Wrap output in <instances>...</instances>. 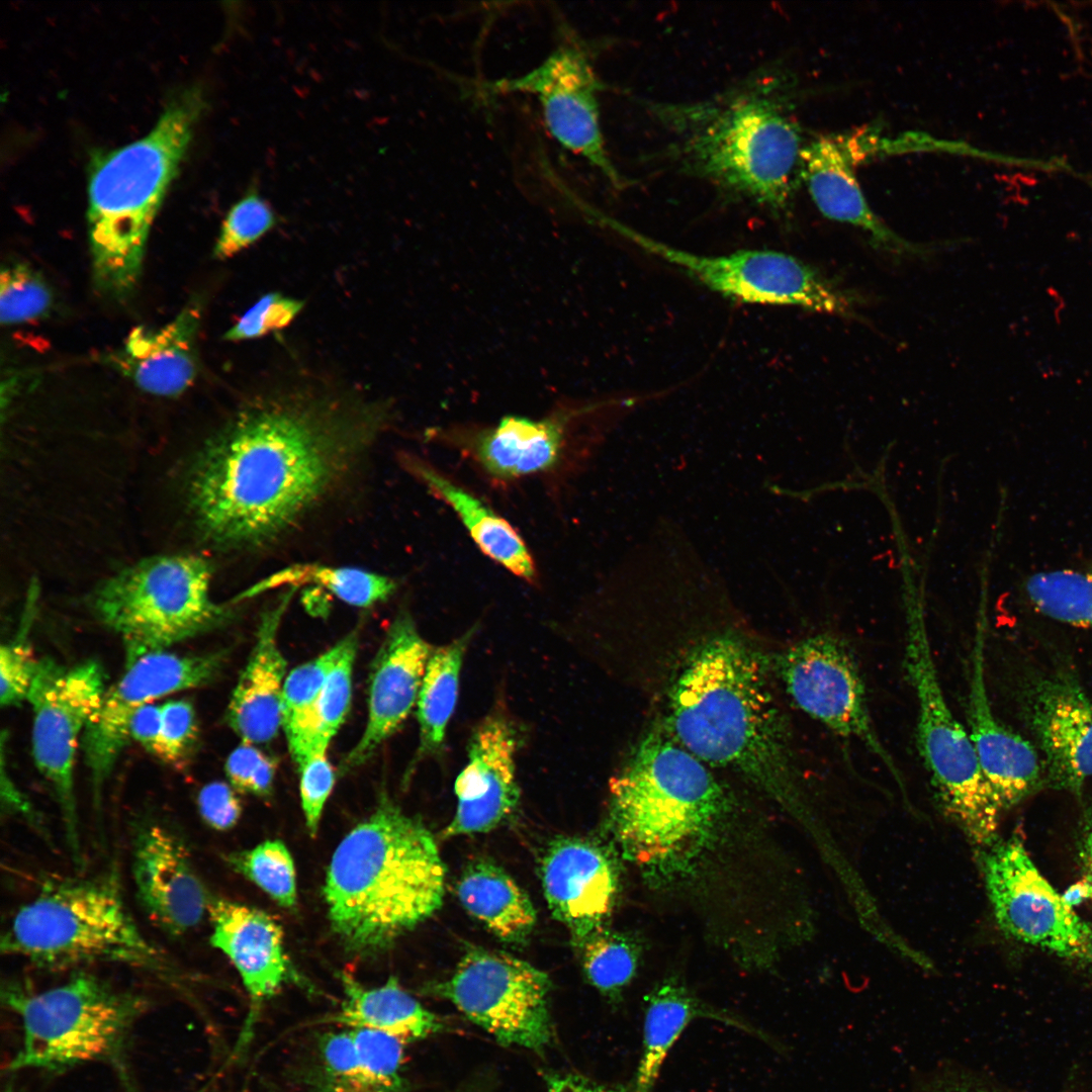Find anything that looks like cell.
Masks as SVG:
<instances>
[{"label":"cell","instance_id":"obj_1","mask_svg":"<svg viewBox=\"0 0 1092 1092\" xmlns=\"http://www.w3.org/2000/svg\"><path fill=\"white\" fill-rule=\"evenodd\" d=\"M385 415L379 402L307 386L252 397L195 464L202 533L251 549L280 537L347 476Z\"/></svg>","mask_w":1092,"mask_h":1092},{"label":"cell","instance_id":"obj_2","mask_svg":"<svg viewBox=\"0 0 1092 1092\" xmlns=\"http://www.w3.org/2000/svg\"><path fill=\"white\" fill-rule=\"evenodd\" d=\"M792 81L764 68L713 97L648 108L670 133L666 156L677 170L786 217L804 147Z\"/></svg>","mask_w":1092,"mask_h":1092},{"label":"cell","instance_id":"obj_3","mask_svg":"<svg viewBox=\"0 0 1092 1092\" xmlns=\"http://www.w3.org/2000/svg\"><path fill=\"white\" fill-rule=\"evenodd\" d=\"M763 657L736 634L710 637L677 672L669 693L672 737L710 766L730 769L785 806L800 804L789 723Z\"/></svg>","mask_w":1092,"mask_h":1092},{"label":"cell","instance_id":"obj_4","mask_svg":"<svg viewBox=\"0 0 1092 1092\" xmlns=\"http://www.w3.org/2000/svg\"><path fill=\"white\" fill-rule=\"evenodd\" d=\"M444 893L445 868L432 833L390 801L341 840L324 886L333 931L362 958L427 920Z\"/></svg>","mask_w":1092,"mask_h":1092},{"label":"cell","instance_id":"obj_5","mask_svg":"<svg viewBox=\"0 0 1092 1092\" xmlns=\"http://www.w3.org/2000/svg\"><path fill=\"white\" fill-rule=\"evenodd\" d=\"M206 105L201 88H187L145 136L91 158L88 235L93 279L103 295L123 299L134 289L152 222Z\"/></svg>","mask_w":1092,"mask_h":1092},{"label":"cell","instance_id":"obj_6","mask_svg":"<svg viewBox=\"0 0 1092 1092\" xmlns=\"http://www.w3.org/2000/svg\"><path fill=\"white\" fill-rule=\"evenodd\" d=\"M732 807L708 764L653 729L610 784L608 824L627 856L663 870L694 853Z\"/></svg>","mask_w":1092,"mask_h":1092},{"label":"cell","instance_id":"obj_7","mask_svg":"<svg viewBox=\"0 0 1092 1092\" xmlns=\"http://www.w3.org/2000/svg\"><path fill=\"white\" fill-rule=\"evenodd\" d=\"M0 946L2 953L46 970L105 962L143 969L170 983L178 980L130 915L114 869L48 880L17 909Z\"/></svg>","mask_w":1092,"mask_h":1092},{"label":"cell","instance_id":"obj_8","mask_svg":"<svg viewBox=\"0 0 1092 1092\" xmlns=\"http://www.w3.org/2000/svg\"><path fill=\"white\" fill-rule=\"evenodd\" d=\"M2 1002L21 1022L22 1043L9 1069L61 1074L88 1063L111 1066L130 1088L127 1052L132 1028L149 1000L86 972L35 991L2 987Z\"/></svg>","mask_w":1092,"mask_h":1092},{"label":"cell","instance_id":"obj_9","mask_svg":"<svg viewBox=\"0 0 1092 1092\" xmlns=\"http://www.w3.org/2000/svg\"><path fill=\"white\" fill-rule=\"evenodd\" d=\"M903 665L916 703V747L935 798L976 845L997 839L1003 811L981 769L968 729L944 695L921 605L907 604Z\"/></svg>","mask_w":1092,"mask_h":1092},{"label":"cell","instance_id":"obj_10","mask_svg":"<svg viewBox=\"0 0 1092 1092\" xmlns=\"http://www.w3.org/2000/svg\"><path fill=\"white\" fill-rule=\"evenodd\" d=\"M211 575L203 557L160 555L124 568L97 587L92 608L121 638L126 665L226 621L228 608L210 598Z\"/></svg>","mask_w":1092,"mask_h":1092},{"label":"cell","instance_id":"obj_11","mask_svg":"<svg viewBox=\"0 0 1092 1092\" xmlns=\"http://www.w3.org/2000/svg\"><path fill=\"white\" fill-rule=\"evenodd\" d=\"M105 692V670L98 661L65 666L46 657L37 662L26 699L33 713V760L54 792L77 866L83 860L74 783L77 746Z\"/></svg>","mask_w":1092,"mask_h":1092},{"label":"cell","instance_id":"obj_12","mask_svg":"<svg viewBox=\"0 0 1092 1092\" xmlns=\"http://www.w3.org/2000/svg\"><path fill=\"white\" fill-rule=\"evenodd\" d=\"M437 993L499 1043L543 1052L553 1028L548 975L519 958L469 947Z\"/></svg>","mask_w":1092,"mask_h":1092},{"label":"cell","instance_id":"obj_13","mask_svg":"<svg viewBox=\"0 0 1092 1092\" xmlns=\"http://www.w3.org/2000/svg\"><path fill=\"white\" fill-rule=\"evenodd\" d=\"M621 229L644 251L729 298L748 303L800 306L843 316L854 313L850 295L794 256L770 250L700 255Z\"/></svg>","mask_w":1092,"mask_h":1092},{"label":"cell","instance_id":"obj_14","mask_svg":"<svg viewBox=\"0 0 1092 1092\" xmlns=\"http://www.w3.org/2000/svg\"><path fill=\"white\" fill-rule=\"evenodd\" d=\"M776 665L801 711L834 734L862 744L902 786L900 768L874 725L859 664L844 639L831 633L808 636L778 655Z\"/></svg>","mask_w":1092,"mask_h":1092},{"label":"cell","instance_id":"obj_15","mask_svg":"<svg viewBox=\"0 0 1092 1092\" xmlns=\"http://www.w3.org/2000/svg\"><path fill=\"white\" fill-rule=\"evenodd\" d=\"M981 868L999 927L1059 957L1092 965V925L1041 876L1017 837L982 848Z\"/></svg>","mask_w":1092,"mask_h":1092},{"label":"cell","instance_id":"obj_16","mask_svg":"<svg viewBox=\"0 0 1092 1092\" xmlns=\"http://www.w3.org/2000/svg\"><path fill=\"white\" fill-rule=\"evenodd\" d=\"M222 661L219 652L180 655L164 650L143 655L126 665L123 675L106 690L83 733L84 759L97 809L103 787L130 740L129 723L134 712L163 696L207 684Z\"/></svg>","mask_w":1092,"mask_h":1092},{"label":"cell","instance_id":"obj_17","mask_svg":"<svg viewBox=\"0 0 1092 1092\" xmlns=\"http://www.w3.org/2000/svg\"><path fill=\"white\" fill-rule=\"evenodd\" d=\"M599 81L588 54L575 41L560 44L541 65L490 90L525 92L540 101L545 124L566 150L582 157L616 187L624 179L605 147L600 121Z\"/></svg>","mask_w":1092,"mask_h":1092},{"label":"cell","instance_id":"obj_18","mask_svg":"<svg viewBox=\"0 0 1092 1092\" xmlns=\"http://www.w3.org/2000/svg\"><path fill=\"white\" fill-rule=\"evenodd\" d=\"M131 870L140 904L169 936L186 935L208 915L211 898L184 843L168 828L155 823L139 826L132 838Z\"/></svg>","mask_w":1092,"mask_h":1092},{"label":"cell","instance_id":"obj_19","mask_svg":"<svg viewBox=\"0 0 1092 1092\" xmlns=\"http://www.w3.org/2000/svg\"><path fill=\"white\" fill-rule=\"evenodd\" d=\"M210 943L235 966L250 998V1010L234 1054L250 1042L262 1005L299 978L284 950L281 926L268 913L224 899H211Z\"/></svg>","mask_w":1092,"mask_h":1092},{"label":"cell","instance_id":"obj_20","mask_svg":"<svg viewBox=\"0 0 1092 1092\" xmlns=\"http://www.w3.org/2000/svg\"><path fill=\"white\" fill-rule=\"evenodd\" d=\"M985 645V629L979 621L967 681V729L983 775L1003 810L1035 792L1044 772L1034 746L1006 727L993 711L987 690Z\"/></svg>","mask_w":1092,"mask_h":1092},{"label":"cell","instance_id":"obj_21","mask_svg":"<svg viewBox=\"0 0 1092 1092\" xmlns=\"http://www.w3.org/2000/svg\"><path fill=\"white\" fill-rule=\"evenodd\" d=\"M517 748V732L504 715H488L477 726L455 781L457 806L446 836L487 832L512 815L520 797Z\"/></svg>","mask_w":1092,"mask_h":1092},{"label":"cell","instance_id":"obj_22","mask_svg":"<svg viewBox=\"0 0 1092 1092\" xmlns=\"http://www.w3.org/2000/svg\"><path fill=\"white\" fill-rule=\"evenodd\" d=\"M1025 704L1048 781L1079 792L1092 779V698L1076 679L1057 674L1035 682Z\"/></svg>","mask_w":1092,"mask_h":1092},{"label":"cell","instance_id":"obj_23","mask_svg":"<svg viewBox=\"0 0 1092 1092\" xmlns=\"http://www.w3.org/2000/svg\"><path fill=\"white\" fill-rule=\"evenodd\" d=\"M864 157L856 134L820 135L803 147L799 179L824 216L860 229L876 248L899 256L928 253L893 232L870 207L854 173Z\"/></svg>","mask_w":1092,"mask_h":1092},{"label":"cell","instance_id":"obj_24","mask_svg":"<svg viewBox=\"0 0 1092 1092\" xmlns=\"http://www.w3.org/2000/svg\"><path fill=\"white\" fill-rule=\"evenodd\" d=\"M542 887L552 915L579 945L602 927L617 892L615 864L598 844L577 837H559L541 863Z\"/></svg>","mask_w":1092,"mask_h":1092},{"label":"cell","instance_id":"obj_25","mask_svg":"<svg viewBox=\"0 0 1092 1092\" xmlns=\"http://www.w3.org/2000/svg\"><path fill=\"white\" fill-rule=\"evenodd\" d=\"M431 652L411 616L398 615L373 663L366 727L344 759L345 769L368 760L407 718L417 705Z\"/></svg>","mask_w":1092,"mask_h":1092},{"label":"cell","instance_id":"obj_26","mask_svg":"<svg viewBox=\"0 0 1092 1092\" xmlns=\"http://www.w3.org/2000/svg\"><path fill=\"white\" fill-rule=\"evenodd\" d=\"M296 588L291 586L262 614L254 649L230 701L226 720L243 742H269L282 726L286 661L277 635Z\"/></svg>","mask_w":1092,"mask_h":1092},{"label":"cell","instance_id":"obj_27","mask_svg":"<svg viewBox=\"0 0 1092 1092\" xmlns=\"http://www.w3.org/2000/svg\"><path fill=\"white\" fill-rule=\"evenodd\" d=\"M201 306L188 303L170 323L158 328H135L109 363L146 392L177 396L188 388L197 372L196 337Z\"/></svg>","mask_w":1092,"mask_h":1092},{"label":"cell","instance_id":"obj_28","mask_svg":"<svg viewBox=\"0 0 1092 1092\" xmlns=\"http://www.w3.org/2000/svg\"><path fill=\"white\" fill-rule=\"evenodd\" d=\"M699 1018L720 1021L779 1046L766 1032L737 1015L707 1005L679 981L667 979L645 997L642 1048L632 1092H653L669 1051L688 1026Z\"/></svg>","mask_w":1092,"mask_h":1092},{"label":"cell","instance_id":"obj_29","mask_svg":"<svg viewBox=\"0 0 1092 1092\" xmlns=\"http://www.w3.org/2000/svg\"><path fill=\"white\" fill-rule=\"evenodd\" d=\"M565 413L534 421L509 416L497 426L479 432L471 440V453L492 476L516 478L552 467L564 443Z\"/></svg>","mask_w":1092,"mask_h":1092},{"label":"cell","instance_id":"obj_30","mask_svg":"<svg viewBox=\"0 0 1092 1092\" xmlns=\"http://www.w3.org/2000/svg\"><path fill=\"white\" fill-rule=\"evenodd\" d=\"M344 998L329 1019L349 1028H368L394 1035L404 1042L426 1038L444 1028L438 1015L424 1007L390 977L367 988L349 973L341 974Z\"/></svg>","mask_w":1092,"mask_h":1092},{"label":"cell","instance_id":"obj_31","mask_svg":"<svg viewBox=\"0 0 1092 1092\" xmlns=\"http://www.w3.org/2000/svg\"><path fill=\"white\" fill-rule=\"evenodd\" d=\"M405 464L432 493L451 506L482 552L517 576L527 580L535 578L532 556L523 539L506 520L430 465L415 458L405 459Z\"/></svg>","mask_w":1092,"mask_h":1092},{"label":"cell","instance_id":"obj_32","mask_svg":"<svg viewBox=\"0 0 1092 1092\" xmlns=\"http://www.w3.org/2000/svg\"><path fill=\"white\" fill-rule=\"evenodd\" d=\"M456 892L463 908L506 942L525 941L536 924V910L528 895L490 861L469 864Z\"/></svg>","mask_w":1092,"mask_h":1092},{"label":"cell","instance_id":"obj_33","mask_svg":"<svg viewBox=\"0 0 1092 1092\" xmlns=\"http://www.w3.org/2000/svg\"><path fill=\"white\" fill-rule=\"evenodd\" d=\"M471 633L431 652L417 701L419 754L436 752L444 742L454 713L463 657Z\"/></svg>","mask_w":1092,"mask_h":1092},{"label":"cell","instance_id":"obj_34","mask_svg":"<svg viewBox=\"0 0 1092 1092\" xmlns=\"http://www.w3.org/2000/svg\"><path fill=\"white\" fill-rule=\"evenodd\" d=\"M303 583H314L346 604L362 608L388 599L396 587L391 578L360 568L298 563L285 567L243 590L232 603L254 598L281 585L298 586Z\"/></svg>","mask_w":1092,"mask_h":1092},{"label":"cell","instance_id":"obj_35","mask_svg":"<svg viewBox=\"0 0 1092 1092\" xmlns=\"http://www.w3.org/2000/svg\"><path fill=\"white\" fill-rule=\"evenodd\" d=\"M345 639L320 656L295 667L285 678L282 727L299 767L310 756L313 715L323 685L340 657Z\"/></svg>","mask_w":1092,"mask_h":1092},{"label":"cell","instance_id":"obj_36","mask_svg":"<svg viewBox=\"0 0 1092 1092\" xmlns=\"http://www.w3.org/2000/svg\"><path fill=\"white\" fill-rule=\"evenodd\" d=\"M1025 590L1051 619L1092 631V570H1050L1031 575Z\"/></svg>","mask_w":1092,"mask_h":1092},{"label":"cell","instance_id":"obj_37","mask_svg":"<svg viewBox=\"0 0 1092 1092\" xmlns=\"http://www.w3.org/2000/svg\"><path fill=\"white\" fill-rule=\"evenodd\" d=\"M579 945L588 982L610 1000H620L637 971L635 944L620 933L600 927Z\"/></svg>","mask_w":1092,"mask_h":1092},{"label":"cell","instance_id":"obj_38","mask_svg":"<svg viewBox=\"0 0 1092 1092\" xmlns=\"http://www.w3.org/2000/svg\"><path fill=\"white\" fill-rule=\"evenodd\" d=\"M226 860L280 906L296 905L294 861L282 841L266 840L251 849L229 854Z\"/></svg>","mask_w":1092,"mask_h":1092},{"label":"cell","instance_id":"obj_39","mask_svg":"<svg viewBox=\"0 0 1092 1092\" xmlns=\"http://www.w3.org/2000/svg\"><path fill=\"white\" fill-rule=\"evenodd\" d=\"M345 639L343 651L330 670L316 702L310 756L327 753L331 740L344 722L351 703L352 672L357 649L355 633Z\"/></svg>","mask_w":1092,"mask_h":1092},{"label":"cell","instance_id":"obj_40","mask_svg":"<svg viewBox=\"0 0 1092 1092\" xmlns=\"http://www.w3.org/2000/svg\"><path fill=\"white\" fill-rule=\"evenodd\" d=\"M313 1082L315 1092H381L358 1059L350 1028L322 1035Z\"/></svg>","mask_w":1092,"mask_h":1092},{"label":"cell","instance_id":"obj_41","mask_svg":"<svg viewBox=\"0 0 1092 1092\" xmlns=\"http://www.w3.org/2000/svg\"><path fill=\"white\" fill-rule=\"evenodd\" d=\"M52 291L44 279L24 263L2 268L0 277L1 324L12 326L31 322L48 314Z\"/></svg>","mask_w":1092,"mask_h":1092},{"label":"cell","instance_id":"obj_42","mask_svg":"<svg viewBox=\"0 0 1092 1092\" xmlns=\"http://www.w3.org/2000/svg\"><path fill=\"white\" fill-rule=\"evenodd\" d=\"M278 222L272 206L257 190L250 189L229 210L219 231L213 253L228 259L247 249L269 233Z\"/></svg>","mask_w":1092,"mask_h":1092},{"label":"cell","instance_id":"obj_43","mask_svg":"<svg viewBox=\"0 0 1092 1092\" xmlns=\"http://www.w3.org/2000/svg\"><path fill=\"white\" fill-rule=\"evenodd\" d=\"M36 588L29 589V597L19 632L0 649V703L3 707L21 704L27 699L37 662L28 640V629L35 607Z\"/></svg>","mask_w":1092,"mask_h":1092},{"label":"cell","instance_id":"obj_44","mask_svg":"<svg viewBox=\"0 0 1092 1092\" xmlns=\"http://www.w3.org/2000/svg\"><path fill=\"white\" fill-rule=\"evenodd\" d=\"M358 1059L381 1092H403L404 1041L394 1035L350 1028Z\"/></svg>","mask_w":1092,"mask_h":1092},{"label":"cell","instance_id":"obj_45","mask_svg":"<svg viewBox=\"0 0 1092 1092\" xmlns=\"http://www.w3.org/2000/svg\"><path fill=\"white\" fill-rule=\"evenodd\" d=\"M162 724L154 756L182 768L190 759L198 739L194 708L187 700H169L161 705Z\"/></svg>","mask_w":1092,"mask_h":1092},{"label":"cell","instance_id":"obj_46","mask_svg":"<svg viewBox=\"0 0 1092 1092\" xmlns=\"http://www.w3.org/2000/svg\"><path fill=\"white\" fill-rule=\"evenodd\" d=\"M303 301L270 292L261 296L225 332L226 341L239 342L261 338L287 327L303 308Z\"/></svg>","mask_w":1092,"mask_h":1092},{"label":"cell","instance_id":"obj_47","mask_svg":"<svg viewBox=\"0 0 1092 1092\" xmlns=\"http://www.w3.org/2000/svg\"><path fill=\"white\" fill-rule=\"evenodd\" d=\"M298 768L305 825L309 835L314 837L323 810L334 787V769L326 753L312 754Z\"/></svg>","mask_w":1092,"mask_h":1092},{"label":"cell","instance_id":"obj_48","mask_svg":"<svg viewBox=\"0 0 1092 1092\" xmlns=\"http://www.w3.org/2000/svg\"><path fill=\"white\" fill-rule=\"evenodd\" d=\"M197 804L204 822L219 831L234 827L242 813L237 794L222 782L205 785L198 794Z\"/></svg>","mask_w":1092,"mask_h":1092},{"label":"cell","instance_id":"obj_49","mask_svg":"<svg viewBox=\"0 0 1092 1092\" xmlns=\"http://www.w3.org/2000/svg\"><path fill=\"white\" fill-rule=\"evenodd\" d=\"M917 1092H1006L1002 1087L969 1071L945 1069L927 1078Z\"/></svg>","mask_w":1092,"mask_h":1092},{"label":"cell","instance_id":"obj_50","mask_svg":"<svg viewBox=\"0 0 1092 1092\" xmlns=\"http://www.w3.org/2000/svg\"><path fill=\"white\" fill-rule=\"evenodd\" d=\"M267 755L254 744L242 742L228 757L225 772L232 787L250 793L252 782Z\"/></svg>","mask_w":1092,"mask_h":1092},{"label":"cell","instance_id":"obj_51","mask_svg":"<svg viewBox=\"0 0 1092 1092\" xmlns=\"http://www.w3.org/2000/svg\"><path fill=\"white\" fill-rule=\"evenodd\" d=\"M162 724L161 705L147 704L140 707L129 723L130 739L139 742L154 755Z\"/></svg>","mask_w":1092,"mask_h":1092},{"label":"cell","instance_id":"obj_52","mask_svg":"<svg viewBox=\"0 0 1092 1092\" xmlns=\"http://www.w3.org/2000/svg\"><path fill=\"white\" fill-rule=\"evenodd\" d=\"M547 1092H628L623 1085H605L577 1074L548 1073L545 1075Z\"/></svg>","mask_w":1092,"mask_h":1092},{"label":"cell","instance_id":"obj_53","mask_svg":"<svg viewBox=\"0 0 1092 1092\" xmlns=\"http://www.w3.org/2000/svg\"><path fill=\"white\" fill-rule=\"evenodd\" d=\"M2 800L7 813L19 814L22 818H25L28 823L32 824L34 828H40L38 817L32 810L30 803L25 799L24 795L16 789L10 779L4 775L3 770Z\"/></svg>","mask_w":1092,"mask_h":1092},{"label":"cell","instance_id":"obj_54","mask_svg":"<svg viewBox=\"0 0 1092 1092\" xmlns=\"http://www.w3.org/2000/svg\"><path fill=\"white\" fill-rule=\"evenodd\" d=\"M1081 858L1089 886L1092 890V820L1085 830L1081 847Z\"/></svg>","mask_w":1092,"mask_h":1092}]
</instances>
